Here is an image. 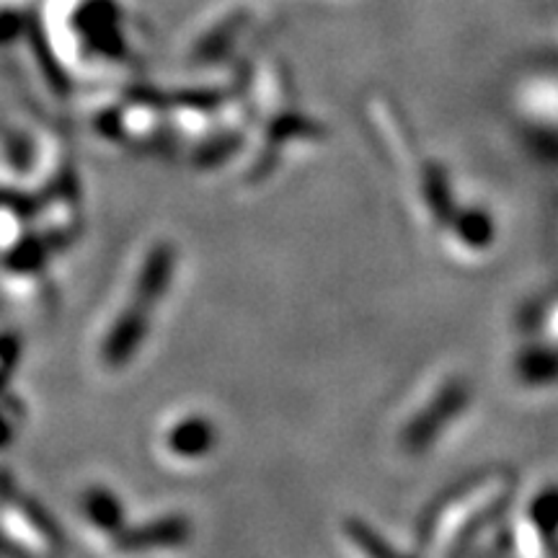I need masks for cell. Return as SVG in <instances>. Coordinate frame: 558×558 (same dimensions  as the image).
Segmentation results:
<instances>
[{
  "mask_svg": "<svg viewBox=\"0 0 558 558\" xmlns=\"http://www.w3.org/2000/svg\"><path fill=\"white\" fill-rule=\"evenodd\" d=\"M171 275L173 248L169 243H166V246H156L150 251L143 271H140L135 300H132L130 308L117 318L107 341H104V360H107L109 365H122V362H128L132 354H135L140 341L148 333V318L153 313V305L163 298V292L171 282Z\"/></svg>",
  "mask_w": 558,
  "mask_h": 558,
  "instance_id": "obj_1",
  "label": "cell"
},
{
  "mask_svg": "<svg viewBox=\"0 0 558 558\" xmlns=\"http://www.w3.org/2000/svg\"><path fill=\"white\" fill-rule=\"evenodd\" d=\"M215 442V429L209 422L202 418H190V422H181L177 429L171 432V448L181 452V456L194 458L199 452L213 448Z\"/></svg>",
  "mask_w": 558,
  "mask_h": 558,
  "instance_id": "obj_2",
  "label": "cell"
},
{
  "mask_svg": "<svg viewBox=\"0 0 558 558\" xmlns=\"http://www.w3.org/2000/svg\"><path fill=\"white\" fill-rule=\"evenodd\" d=\"M186 527L181 520L153 522L148 527H140L128 535V548H153V546H171L181 543L186 535Z\"/></svg>",
  "mask_w": 558,
  "mask_h": 558,
  "instance_id": "obj_3",
  "label": "cell"
},
{
  "mask_svg": "<svg viewBox=\"0 0 558 558\" xmlns=\"http://www.w3.org/2000/svg\"><path fill=\"white\" fill-rule=\"evenodd\" d=\"M88 514L101 527H114L120 522V505H117L111 494L94 492L88 499Z\"/></svg>",
  "mask_w": 558,
  "mask_h": 558,
  "instance_id": "obj_4",
  "label": "cell"
}]
</instances>
